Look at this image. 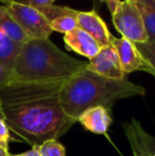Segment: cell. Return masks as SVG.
<instances>
[{
    "label": "cell",
    "instance_id": "cb8c5ba5",
    "mask_svg": "<svg viewBox=\"0 0 155 156\" xmlns=\"http://www.w3.org/2000/svg\"><path fill=\"white\" fill-rule=\"evenodd\" d=\"M0 156H10V153L9 151L4 150L2 147H0Z\"/></svg>",
    "mask_w": 155,
    "mask_h": 156
},
{
    "label": "cell",
    "instance_id": "44dd1931",
    "mask_svg": "<svg viewBox=\"0 0 155 156\" xmlns=\"http://www.w3.org/2000/svg\"><path fill=\"white\" fill-rule=\"evenodd\" d=\"M54 1H55V0H31V1H30V5L38 10V9L51 5V4L54 3Z\"/></svg>",
    "mask_w": 155,
    "mask_h": 156
},
{
    "label": "cell",
    "instance_id": "7a4b0ae2",
    "mask_svg": "<svg viewBox=\"0 0 155 156\" xmlns=\"http://www.w3.org/2000/svg\"><path fill=\"white\" fill-rule=\"evenodd\" d=\"M145 94V87L126 79H108L86 67L64 81L60 90V101L65 114L78 122V118L88 108L97 106L110 108L118 100Z\"/></svg>",
    "mask_w": 155,
    "mask_h": 156
},
{
    "label": "cell",
    "instance_id": "5bb4252c",
    "mask_svg": "<svg viewBox=\"0 0 155 156\" xmlns=\"http://www.w3.org/2000/svg\"><path fill=\"white\" fill-rule=\"evenodd\" d=\"M143 16L149 41L155 43V0H135Z\"/></svg>",
    "mask_w": 155,
    "mask_h": 156
},
{
    "label": "cell",
    "instance_id": "8fae6325",
    "mask_svg": "<svg viewBox=\"0 0 155 156\" xmlns=\"http://www.w3.org/2000/svg\"><path fill=\"white\" fill-rule=\"evenodd\" d=\"M78 122L91 133L105 134L110 129L113 119L110 115V109L104 106H97L86 109L78 118Z\"/></svg>",
    "mask_w": 155,
    "mask_h": 156
},
{
    "label": "cell",
    "instance_id": "52a82bcc",
    "mask_svg": "<svg viewBox=\"0 0 155 156\" xmlns=\"http://www.w3.org/2000/svg\"><path fill=\"white\" fill-rule=\"evenodd\" d=\"M87 69L113 80H123L126 76L122 70L117 51L112 44L102 47L97 55L89 60Z\"/></svg>",
    "mask_w": 155,
    "mask_h": 156
},
{
    "label": "cell",
    "instance_id": "6da1fadb",
    "mask_svg": "<svg viewBox=\"0 0 155 156\" xmlns=\"http://www.w3.org/2000/svg\"><path fill=\"white\" fill-rule=\"evenodd\" d=\"M63 83L10 81L0 87L4 121L11 131L32 147L64 135L76 121L61 105Z\"/></svg>",
    "mask_w": 155,
    "mask_h": 156
},
{
    "label": "cell",
    "instance_id": "ba28073f",
    "mask_svg": "<svg viewBox=\"0 0 155 156\" xmlns=\"http://www.w3.org/2000/svg\"><path fill=\"white\" fill-rule=\"evenodd\" d=\"M123 127L133 156H154L155 137L147 133L137 120L128 121L123 124Z\"/></svg>",
    "mask_w": 155,
    "mask_h": 156
},
{
    "label": "cell",
    "instance_id": "30bf717a",
    "mask_svg": "<svg viewBox=\"0 0 155 156\" xmlns=\"http://www.w3.org/2000/svg\"><path fill=\"white\" fill-rule=\"evenodd\" d=\"M64 43L68 50L87 58L88 60L95 58L101 49L98 41L81 28H77L73 31L64 34Z\"/></svg>",
    "mask_w": 155,
    "mask_h": 156
},
{
    "label": "cell",
    "instance_id": "9a60e30c",
    "mask_svg": "<svg viewBox=\"0 0 155 156\" xmlns=\"http://www.w3.org/2000/svg\"><path fill=\"white\" fill-rule=\"evenodd\" d=\"M80 12V11H79ZM79 14V13H78ZM78 14L76 15H63L50 21V27L52 31L58 33H66L73 31L78 27Z\"/></svg>",
    "mask_w": 155,
    "mask_h": 156
},
{
    "label": "cell",
    "instance_id": "2e32d148",
    "mask_svg": "<svg viewBox=\"0 0 155 156\" xmlns=\"http://www.w3.org/2000/svg\"><path fill=\"white\" fill-rule=\"evenodd\" d=\"M38 11L45 16V18L47 19L49 23L51 20H53V19L58 18V17L63 16V15H76L79 13V11L73 10V9L69 8V6L54 5V4L38 9Z\"/></svg>",
    "mask_w": 155,
    "mask_h": 156
},
{
    "label": "cell",
    "instance_id": "484cf974",
    "mask_svg": "<svg viewBox=\"0 0 155 156\" xmlns=\"http://www.w3.org/2000/svg\"><path fill=\"white\" fill-rule=\"evenodd\" d=\"M13 1H14V0H0V3L6 5V4L11 3V2H13Z\"/></svg>",
    "mask_w": 155,
    "mask_h": 156
},
{
    "label": "cell",
    "instance_id": "4fadbf2b",
    "mask_svg": "<svg viewBox=\"0 0 155 156\" xmlns=\"http://www.w3.org/2000/svg\"><path fill=\"white\" fill-rule=\"evenodd\" d=\"M20 47L0 29V63L11 71Z\"/></svg>",
    "mask_w": 155,
    "mask_h": 156
},
{
    "label": "cell",
    "instance_id": "9c48e42d",
    "mask_svg": "<svg viewBox=\"0 0 155 156\" xmlns=\"http://www.w3.org/2000/svg\"><path fill=\"white\" fill-rule=\"evenodd\" d=\"M78 27L87 32L98 41L100 46L111 45V37L112 34L108 31L106 23L99 16L95 10L87 11V12H79L78 14Z\"/></svg>",
    "mask_w": 155,
    "mask_h": 156
},
{
    "label": "cell",
    "instance_id": "8992f818",
    "mask_svg": "<svg viewBox=\"0 0 155 156\" xmlns=\"http://www.w3.org/2000/svg\"><path fill=\"white\" fill-rule=\"evenodd\" d=\"M111 44L115 47L120 61V65L125 74L134 71H146L155 76V70L143 58L136 45L123 37H111Z\"/></svg>",
    "mask_w": 155,
    "mask_h": 156
},
{
    "label": "cell",
    "instance_id": "277c9868",
    "mask_svg": "<svg viewBox=\"0 0 155 156\" xmlns=\"http://www.w3.org/2000/svg\"><path fill=\"white\" fill-rule=\"evenodd\" d=\"M113 25L122 37L134 44L149 41L143 16L135 0H120L117 9L112 14Z\"/></svg>",
    "mask_w": 155,
    "mask_h": 156
},
{
    "label": "cell",
    "instance_id": "ffe728a7",
    "mask_svg": "<svg viewBox=\"0 0 155 156\" xmlns=\"http://www.w3.org/2000/svg\"><path fill=\"white\" fill-rule=\"evenodd\" d=\"M10 81H12V71L0 63V87L5 85Z\"/></svg>",
    "mask_w": 155,
    "mask_h": 156
},
{
    "label": "cell",
    "instance_id": "ac0fdd59",
    "mask_svg": "<svg viewBox=\"0 0 155 156\" xmlns=\"http://www.w3.org/2000/svg\"><path fill=\"white\" fill-rule=\"evenodd\" d=\"M146 61L150 64L152 68L155 70V43L152 41H146L141 44H135Z\"/></svg>",
    "mask_w": 155,
    "mask_h": 156
},
{
    "label": "cell",
    "instance_id": "e0dca14e",
    "mask_svg": "<svg viewBox=\"0 0 155 156\" xmlns=\"http://www.w3.org/2000/svg\"><path fill=\"white\" fill-rule=\"evenodd\" d=\"M41 156H66V150L64 146L58 139H50L37 146Z\"/></svg>",
    "mask_w": 155,
    "mask_h": 156
},
{
    "label": "cell",
    "instance_id": "83f0119b",
    "mask_svg": "<svg viewBox=\"0 0 155 156\" xmlns=\"http://www.w3.org/2000/svg\"><path fill=\"white\" fill-rule=\"evenodd\" d=\"M154 156H155V154H154Z\"/></svg>",
    "mask_w": 155,
    "mask_h": 156
},
{
    "label": "cell",
    "instance_id": "5b68a950",
    "mask_svg": "<svg viewBox=\"0 0 155 156\" xmlns=\"http://www.w3.org/2000/svg\"><path fill=\"white\" fill-rule=\"evenodd\" d=\"M6 8L29 39H47L53 32L49 21L37 9L15 1L6 4Z\"/></svg>",
    "mask_w": 155,
    "mask_h": 156
},
{
    "label": "cell",
    "instance_id": "4316f807",
    "mask_svg": "<svg viewBox=\"0 0 155 156\" xmlns=\"http://www.w3.org/2000/svg\"><path fill=\"white\" fill-rule=\"evenodd\" d=\"M0 119H4V116H3V112H2V106H1V102H0Z\"/></svg>",
    "mask_w": 155,
    "mask_h": 156
},
{
    "label": "cell",
    "instance_id": "7c38bea8",
    "mask_svg": "<svg viewBox=\"0 0 155 156\" xmlns=\"http://www.w3.org/2000/svg\"><path fill=\"white\" fill-rule=\"evenodd\" d=\"M0 29L2 30L14 43L23 46L25 43L30 41L28 36L19 28L15 19L9 12L8 8L4 4L0 3Z\"/></svg>",
    "mask_w": 155,
    "mask_h": 156
},
{
    "label": "cell",
    "instance_id": "d6986e66",
    "mask_svg": "<svg viewBox=\"0 0 155 156\" xmlns=\"http://www.w3.org/2000/svg\"><path fill=\"white\" fill-rule=\"evenodd\" d=\"M10 140V127L8 126L4 119H0V147H2L4 150L9 151Z\"/></svg>",
    "mask_w": 155,
    "mask_h": 156
},
{
    "label": "cell",
    "instance_id": "603a6c76",
    "mask_svg": "<svg viewBox=\"0 0 155 156\" xmlns=\"http://www.w3.org/2000/svg\"><path fill=\"white\" fill-rule=\"evenodd\" d=\"M10 156H41L38 153V148L37 146L32 147L31 150L27 151V152L20 153V154H15V155H10Z\"/></svg>",
    "mask_w": 155,
    "mask_h": 156
},
{
    "label": "cell",
    "instance_id": "d4e9b609",
    "mask_svg": "<svg viewBox=\"0 0 155 156\" xmlns=\"http://www.w3.org/2000/svg\"><path fill=\"white\" fill-rule=\"evenodd\" d=\"M15 2H18V3L21 4H26V5H30V1L31 0H14Z\"/></svg>",
    "mask_w": 155,
    "mask_h": 156
},
{
    "label": "cell",
    "instance_id": "7402d4cb",
    "mask_svg": "<svg viewBox=\"0 0 155 156\" xmlns=\"http://www.w3.org/2000/svg\"><path fill=\"white\" fill-rule=\"evenodd\" d=\"M101 2H105L106 5H107L108 10H110L111 14H113V13L116 11L117 9V5L118 3L120 2V0H100Z\"/></svg>",
    "mask_w": 155,
    "mask_h": 156
},
{
    "label": "cell",
    "instance_id": "3957f363",
    "mask_svg": "<svg viewBox=\"0 0 155 156\" xmlns=\"http://www.w3.org/2000/svg\"><path fill=\"white\" fill-rule=\"evenodd\" d=\"M87 67V63L68 55L47 39H30L20 47L12 68V81H66Z\"/></svg>",
    "mask_w": 155,
    "mask_h": 156
}]
</instances>
